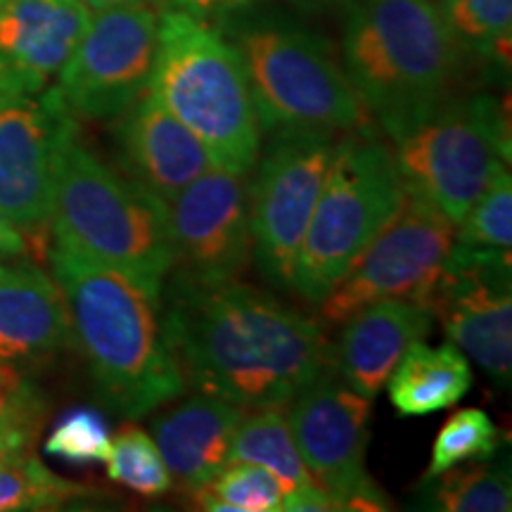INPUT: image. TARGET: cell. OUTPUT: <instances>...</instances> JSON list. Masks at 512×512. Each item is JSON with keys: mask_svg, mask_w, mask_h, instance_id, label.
Returning a JSON list of instances; mask_svg holds the SVG:
<instances>
[{"mask_svg": "<svg viewBox=\"0 0 512 512\" xmlns=\"http://www.w3.org/2000/svg\"><path fill=\"white\" fill-rule=\"evenodd\" d=\"M164 335L185 384L235 406H287L335 373L318 320L252 285H204L174 275L162 309Z\"/></svg>", "mask_w": 512, "mask_h": 512, "instance_id": "1", "label": "cell"}, {"mask_svg": "<svg viewBox=\"0 0 512 512\" xmlns=\"http://www.w3.org/2000/svg\"><path fill=\"white\" fill-rule=\"evenodd\" d=\"M48 259L100 401L124 418L176 401L188 384L164 335L162 292L55 242Z\"/></svg>", "mask_w": 512, "mask_h": 512, "instance_id": "2", "label": "cell"}, {"mask_svg": "<svg viewBox=\"0 0 512 512\" xmlns=\"http://www.w3.org/2000/svg\"><path fill=\"white\" fill-rule=\"evenodd\" d=\"M344 72L389 138L448 98L463 64L437 0H351Z\"/></svg>", "mask_w": 512, "mask_h": 512, "instance_id": "3", "label": "cell"}, {"mask_svg": "<svg viewBox=\"0 0 512 512\" xmlns=\"http://www.w3.org/2000/svg\"><path fill=\"white\" fill-rule=\"evenodd\" d=\"M147 91L207 147L211 162L247 176L261 152V124L245 64L209 22L164 10Z\"/></svg>", "mask_w": 512, "mask_h": 512, "instance_id": "4", "label": "cell"}, {"mask_svg": "<svg viewBox=\"0 0 512 512\" xmlns=\"http://www.w3.org/2000/svg\"><path fill=\"white\" fill-rule=\"evenodd\" d=\"M53 242L162 292L174 271L169 204L102 164L79 136L57 171Z\"/></svg>", "mask_w": 512, "mask_h": 512, "instance_id": "5", "label": "cell"}, {"mask_svg": "<svg viewBox=\"0 0 512 512\" xmlns=\"http://www.w3.org/2000/svg\"><path fill=\"white\" fill-rule=\"evenodd\" d=\"M392 147L368 128L335 143L316 209L306 228L290 290L320 304L406 204Z\"/></svg>", "mask_w": 512, "mask_h": 512, "instance_id": "6", "label": "cell"}, {"mask_svg": "<svg viewBox=\"0 0 512 512\" xmlns=\"http://www.w3.org/2000/svg\"><path fill=\"white\" fill-rule=\"evenodd\" d=\"M235 48L245 64L261 131L368 128V107L320 36L278 19H259L240 27Z\"/></svg>", "mask_w": 512, "mask_h": 512, "instance_id": "7", "label": "cell"}, {"mask_svg": "<svg viewBox=\"0 0 512 512\" xmlns=\"http://www.w3.org/2000/svg\"><path fill=\"white\" fill-rule=\"evenodd\" d=\"M392 140L406 195L458 226L498 166L510 162L508 107L491 95L446 98Z\"/></svg>", "mask_w": 512, "mask_h": 512, "instance_id": "8", "label": "cell"}, {"mask_svg": "<svg viewBox=\"0 0 512 512\" xmlns=\"http://www.w3.org/2000/svg\"><path fill=\"white\" fill-rule=\"evenodd\" d=\"M249 185L252 259L273 287L287 290L306 228L323 190L335 133L278 131Z\"/></svg>", "mask_w": 512, "mask_h": 512, "instance_id": "9", "label": "cell"}, {"mask_svg": "<svg viewBox=\"0 0 512 512\" xmlns=\"http://www.w3.org/2000/svg\"><path fill=\"white\" fill-rule=\"evenodd\" d=\"M510 249L453 242L413 302L437 318L451 342L501 387L512 377Z\"/></svg>", "mask_w": 512, "mask_h": 512, "instance_id": "10", "label": "cell"}, {"mask_svg": "<svg viewBox=\"0 0 512 512\" xmlns=\"http://www.w3.org/2000/svg\"><path fill=\"white\" fill-rule=\"evenodd\" d=\"M159 15L152 3L93 12L55 86L76 119H117L147 91Z\"/></svg>", "mask_w": 512, "mask_h": 512, "instance_id": "11", "label": "cell"}, {"mask_svg": "<svg viewBox=\"0 0 512 512\" xmlns=\"http://www.w3.org/2000/svg\"><path fill=\"white\" fill-rule=\"evenodd\" d=\"M370 399L356 394L335 373L320 377L290 401L287 422L306 470L339 510L380 512L392 508L366 470Z\"/></svg>", "mask_w": 512, "mask_h": 512, "instance_id": "12", "label": "cell"}, {"mask_svg": "<svg viewBox=\"0 0 512 512\" xmlns=\"http://www.w3.org/2000/svg\"><path fill=\"white\" fill-rule=\"evenodd\" d=\"M76 117L57 88L0 102V209L24 235H43L53 221L57 171Z\"/></svg>", "mask_w": 512, "mask_h": 512, "instance_id": "13", "label": "cell"}, {"mask_svg": "<svg viewBox=\"0 0 512 512\" xmlns=\"http://www.w3.org/2000/svg\"><path fill=\"white\" fill-rule=\"evenodd\" d=\"M456 223L406 197L396 219L358 256L349 273L320 302L325 323L342 325L380 299H415L453 245Z\"/></svg>", "mask_w": 512, "mask_h": 512, "instance_id": "14", "label": "cell"}, {"mask_svg": "<svg viewBox=\"0 0 512 512\" xmlns=\"http://www.w3.org/2000/svg\"><path fill=\"white\" fill-rule=\"evenodd\" d=\"M176 275L216 285L238 280L252 259L249 183L219 166L169 204Z\"/></svg>", "mask_w": 512, "mask_h": 512, "instance_id": "15", "label": "cell"}, {"mask_svg": "<svg viewBox=\"0 0 512 512\" xmlns=\"http://www.w3.org/2000/svg\"><path fill=\"white\" fill-rule=\"evenodd\" d=\"M91 15L83 0L0 3V102L46 91L74 53Z\"/></svg>", "mask_w": 512, "mask_h": 512, "instance_id": "16", "label": "cell"}, {"mask_svg": "<svg viewBox=\"0 0 512 512\" xmlns=\"http://www.w3.org/2000/svg\"><path fill=\"white\" fill-rule=\"evenodd\" d=\"M117 119L121 171L166 204L216 166L200 138L150 91Z\"/></svg>", "mask_w": 512, "mask_h": 512, "instance_id": "17", "label": "cell"}, {"mask_svg": "<svg viewBox=\"0 0 512 512\" xmlns=\"http://www.w3.org/2000/svg\"><path fill=\"white\" fill-rule=\"evenodd\" d=\"M432 313L413 299H380L344 320L332 349L335 375L373 401L387 387L403 351L432 332Z\"/></svg>", "mask_w": 512, "mask_h": 512, "instance_id": "18", "label": "cell"}, {"mask_svg": "<svg viewBox=\"0 0 512 512\" xmlns=\"http://www.w3.org/2000/svg\"><path fill=\"white\" fill-rule=\"evenodd\" d=\"M72 320L53 275L0 261V361L31 366L72 347Z\"/></svg>", "mask_w": 512, "mask_h": 512, "instance_id": "19", "label": "cell"}, {"mask_svg": "<svg viewBox=\"0 0 512 512\" xmlns=\"http://www.w3.org/2000/svg\"><path fill=\"white\" fill-rule=\"evenodd\" d=\"M245 413L221 396L197 392L152 422L159 453L185 496H195L228 463L230 444Z\"/></svg>", "mask_w": 512, "mask_h": 512, "instance_id": "20", "label": "cell"}, {"mask_svg": "<svg viewBox=\"0 0 512 512\" xmlns=\"http://www.w3.org/2000/svg\"><path fill=\"white\" fill-rule=\"evenodd\" d=\"M228 463H254L271 472L283 489V510H339L335 498L320 489L306 470L283 406L256 408V413H245L230 444Z\"/></svg>", "mask_w": 512, "mask_h": 512, "instance_id": "21", "label": "cell"}, {"mask_svg": "<svg viewBox=\"0 0 512 512\" xmlns=\"http://www.w3.org/2000/svg\"><path fill=\"white\" fill-rule=\"evenodd\" d=\"M389 401L403 418H420L456 406L472 387V370L456 344L413 342L387 380Z\"/></svg>", "mask_w": 512, "mask_h": 512, "instance_id": "22", "label": "cell"}, {"mask_svg": "<svg viewBox=\"0 0 512 512\" xmlns=\"http://www.w3.org/2000/svg\"><path fill=\"white\" fill-rule=\"evenodd\" d=\"M427 489L425 508L441 512H508L512 508V482L508 463H479L451 467L422 482Z\"/></svg>", "mask_w": 512, "mask_h": 512, "instance_id": "23", "label": "cell"}, {"mask_svg": "<svg viewBox=\"0 0 512 512\" xmlns=\"http://www.w3.org/2000/svg\"><path fill=\"white\" fill-rule=\"evenodd\" d=\"M463 53L510 67L512 0H437Z\"/></svg>", "mask_w": 512, "mask_h": 512, "instance_id": "24", "label": "cell"}, {"mask_svg": "<svg viewBox=\"0 0 512 512\" xmlns=\"http://www.w3.org/2000/svg\"><path fill=\"white\" fill-rule=\"evenodd\" d=\"M83 496L88 489L55 475L34 453L0 465V512L60 510Z\"/></svg>", "mask_w": 512, "mask_h": 512, "instance_id": "25", "label": "cell"}, {"mask_svg": "<svg viewBox=\"0 0 512 512\" xmlns=\"http://www.w3.org/2000/svg\"><path fill=\"white\" fill-rule=\"evenodd\" d=\"M192 501L211 512H275L283 510V489L264 467L226 463Z\"/></svg>", "mask_w": 512, "mask_h": 512, "instance_id": "26", "label": "cell"}, {"mask_svg": "<svg viewBox=\"0 0 512 512\" xmlns=\"http://www.w3.org/2000/svg\"><path fill=\"white\" fill-rule=\"evenodd\" d=\"M46 415V396L22 373L0 382V465L34 453Z\"/></svg>", "mask_w": 512, "mask_h": 512, "instance_id": "27", "label": "cell"}, {"mask_svg": "<svg viewBox=\"0 0 512 512\" xmlns=\"http://www.w3.org/2000/svg\"><path fill=\"white\" fill-rule=\"evenodd\" d=\"M105 463L112 482L136 491L138 496L159 498L174 489V479L155 439L138 427H126L112 439Z\"/></svg>", "mask_w": 512, "mask_h": 512, "instance_id": "28", "label": "cell"}, {"mask_svg": "<svg viewBox=\"0 0 512 512\" xmlns=\"http://www.w3.org/2000/svg\"><path fill=\"white\" fill-rule=\"evenodd\" d=\"M498 446H501V432L496 430L489 415L479 408H463L444 422L434 439L432 460L422 482L470 460H489Z\"/></svg>", "mask_w": 512, "mask_h": 512, "instance_id": "29", "label": "cell"}, {"mask_svg": "<svg viewBox=\"0 0 512 512\" xmlns=\"http://www.w3.org/2000/svg\"><path fill=\"white\" fill-rule=\"evenodd\" d=\"M453 242L465 247L510 249L512 245V181L508 164L491 176L477 202L456 226Z\"/></svg>", "mask_w": 512, "mask_h": 512, "instance_id": "30", "label": "cell"}, {"mask_svg": "<svg viewBox=\"0 0 512 512\" xmlns=\"http://www.w3.org/2000/svg\"><path fill=\"white\" fill-rule=\"evenodd\" d=\"M110 446L112 437L107 422L93 408H74L62 415L43 444L48 456L60 458L69 465L105 463Z\"/></svg>", "mask_w": 512, "mask_h": 512, "instance_id": "31", "label": "cell"}, {"mask_svg": "<svg viewBox=\"0 0 512 512\" xmlns=\"http://www.w3.org/2000/svg\"><path fill=\"white\" fill-rule=\"evenodd\" d=\"M159 12L178 10L185 15L211 22V19H228L238 17L242 12L254 10L256 5L266 3V0H150Z\"/></svg>", "mask_w": 512, "mask_h": 512, "instance_id": "32", "label": "cell"}, {"mask_svg": "<svg viewBox=\"0 0 512 512\" xmlns=\"http://www.w3.org/2000/svg\"><path fill=\"white\" fill-rule=\"evenodd\" d=\"M27 249V235L5 216L3 209H0V261L17 259V256L27 254Z\"/></svg>", "mask_w": 512, "mask_h": 512, "instance_id": "33", "label": "cell"}, {"mask_svg": "<svg viewBox=\"0 0 512 512\" xmlns=\"http://www.w3.org/2000/svg\"><path fill=\"white\" fill-rule=\"evenodd\" d=\"M133 3H150V0H83V5H86L91 12L121 8V5H133Z\"/></svg>", "mask_w": 512, "mask_h": 512, "instance_id": "34", "label": "cell"}, {"mask_svg": "<svg viewBox=\"0 0 512 512\" xmlns=\"http://www.w3.org/2000/svg\"><path fill=\"white\" fill-rule=\"evenodd\" d=\"M15 373H19L17 368H12V366H8V363L0 361V382H5V380H8V377H12Z\"/></svg>", "mask_w": 512, "mask_h": 512, "instance_id": "35", "label": "cell"}, {"mask_svg": "<svg viewBox=\"0 0 512 512\" xmlns=\"http://www.w3.org/2000/svg\"><path fill=\"white\" fill-rule=\"evenodd\" d=\"M0 3H5V0H0Z\"/></svg>", "mask_w": 512, "mask_h": 512, "instance_id": "36", "label": "cell"}]
</instances>
